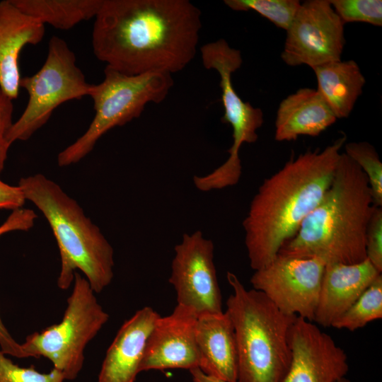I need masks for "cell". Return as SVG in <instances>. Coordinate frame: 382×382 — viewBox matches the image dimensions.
Here are the masks:
<instances>
[{
	"mask_svg": "<svg viewBox=\"0 0 382 382\" xmlns=\"http://www.w3.org/2000/svg\"><path fill=\"white\" fill-rule=\"evenodd\" d=\"M94 18V55L125 74H173L196 54L201 11L188 0H103Z\"/></svg>",
	"mask_w": 382,
	"mask_h": 382,
	"instance_id": "1",
	"label": "cell"
},
{
	"mask_svg": "<svg viewBox=\"0 0 382 382\" xmlns=\"http://www.w3.org/2000/svg\"><path fill=\"white\" fill-rule=\"evenodd\" d=\"M346 139L343 134L323 150H308L291 158L260 185L242 224L254 271L276 257L320 202L332 181Z\"/></svg>",
	"mask_w": 382,
	"mask_h": 382,
	"instance_id": "2",
	"label": "cell"
},
{
	"mask_svg": "<svg viewBox=\"0 0 382 382\" xmlns=\"http://www.w3.org/2000/svg\"><path fill=\"white\" fill-rule=\"evenodd\" d=\"M376 206L366 176L341 153L323 197L278 254L352 265L366 259L365 238Z\"/></svg>",
	"mask_w": 382,
	"mask_h": 382,
	"instance_id": "3",
	"label": "cell"
},
{
	"mask_svg": "<svg viewBox=\"0 0 382 382\" xmlns=\"http://www.w3.org/2000/svg\"><path fill=\"white\" fill-rule=\"evenodd\" d=\"M18 186L25 200L44 215L56 238L61 260L59 288L69 289L78 270L96 294L102 291L114 276V251L100 228L74 199L45 175L21 178Z\"/></svg>",
	"mask_w": 382,
	"mask_h": 382,
	"instance_id": "4",
	"label": "cell"
},
{
	"mask_svg": "<svg viewBox=\"0 0 382 382\" xmlns=\"http://www.w3.org/2000/svg\"><path fill=\"white\" fill-rule=\"evenodd\" d=\"M232 293L226 313L234 328L237 382H282L291 361L289 333L296 316L277 308L262 293L247 289L228 272Z\"/></svg>",
	"mask_w": 382,
	"mask_h": 382,
	"instance_id": "5",
	"label": "cell"
},
{
	"mask_svg": "<svg viewBox=\"0 0 382 382\" xmlns=\"http://www.w3.org/2000/svg\"><path fill=\"white\" fill-rule=\"evenodd\" d=\"M173 83L169 73L130 76L106 66L103 80L92 85L88 95L93 103V119L79 138L59 152L58 165L63 167L79 162L110 129L140 117L148 103L162 102Z\"/></svg>",
	"mask_w": 382,
	"mask_h": 382,
	"instance_id": "6",
	"label": "cell"
},
{
	"mask_svg": "<svg viewBox=\"0 0 382 382\" xmlns=\"http://www.w3.org/2000/svg\"><path fill=\"white\" fill-rule=\"evenodd\" d=\"M73 282L62 320L28 335L21 344L24 358H47L69 381L78 376L86 346L109 319L87 279L76 272Z\"/></svg>",
	"mask_w": 382,
	"mask_h": 382,
	"instance_id": "7",
	"label": "cell"
},
{
	"mask_svg": "<svg viewBox=\"0 0 382 382\" xmlns=\"http://www.w3.org/2000/svg\"><path fill=\"white\" fill-rule=\"evenodd\" d=\"M47 48L42 67L35 74L21 79L20 87L27 91L28 101L5 136L11 144L30 139L64 102L89 95L92 84L86 80L67 43L53 35Z\"/></svg>",
	"mask_w": 382,
	"mask_h": 382,
	"instance_id": "8",
	"label": "cell"
},
{
	"mask_svg": "<svg viewBox=\"0 0 382 382\" xmlns=\"http://www.w3.org/2000/svg\"><path fill=\"white\" fill-rule=\"evenodd\" d=\"M344 25L329 0L301 3L286 30L282 61L290 66L307 65L312 69L341 60L346 43Z\"/></svg>",
	"mask_w": 382,
	"mask_h": 382,
	"instance_id": "9",
	"label": "cell"
},
{
	"mask_svg": "<svg viewBox=\"0 0 382 382\" xmlns=\"http://www.w3.org/2000/svg\"><path fill=\"white\" fill-rule=\"evenodd\" d=\"M325 265L316 257L278 254L268 265L255 270L250 283L283 313L313 322Z\"/></svg>",
	"mask_w": 382,
	"mask_h": 382,
	"instance_id": "10",
	"label": "cell"
},
{
	"mask_svg": "<svg viewBox=\"0 0 382 382\" xmlns=\"http://www.w3.org/2000/svg\"><path fill=\"white\" fill-rule=\"evenodd\" d=\"M169 282L178 304L197 316L222 313V298L214 262V245L201 231L185 233L175 246Z\"/></svg>",
	"mask_w": 382,
	"mask_h": 382,
	"instance_id": "11",
	"label": "cell"
},
{
	"mask_svg": "<svg viewBox=\"0 0 382 382\" xmlns=\"http://www.w3.org/2000/svg\"><path fill=\"white\" fill-rule=\"evenodd\" d=\"M289 343L291 361L282 382H339L347 375L345 351L313 322L297 316Z\"/></svg>",
	"mask_w": 382,
	"mask_h": 382,
	"instance_id": "12",
	"label": "cell"
},
{
	"mask_svg": "<svg viewBox=\"0 0 382 382\" xmlns=\"http://www.w3.org/2000/svg\"><path fill=\"white\" fill-rule=\"evenodd\" d=\"M202 62L207 69L216 70L220 77L221 102L224 113L221 118L232 128L233 143L228 150L230 156H239L241 146L257 140V130L263 124L260 108L244 102L236 92L231 75L242 65L240 50L231 47L224 39L208 42L200 48Z\"/></svg>",
	"mask_w": 382,
	"mask_h": 382,
	"instance_id": "13",
	"label": "cell"
},
{
	"mask_svg": "<svg viewBox=\"0 0 382 382\" xmlns=\"http://www.w3.org/2000/svg\"><path fill=\"white\" fill-rule=\"evenodd\" d=\"M197 317L194 309L180 304L171 314L159 316L147 339L139 372L199 367Z\"/></svg>",
	"mask_w": 382,
	"mask_h": 382,
	"instance_id": "14",
	"label": "cell"
},
{
	"mask_svg": "<svg viewBox=\"0 0 382 382\" xmlns=\"http://www.w3.org/2000/svg\"><path fill=\"white\" fill-rule=\"evenodd\" d=\"M380 274L367 258L352 265L325 264L313 322L331 327Z\"/></svg>",
	"mask_w": 382,
	"mask_h": 382,
	"instance_id": "15",
	"label": "cell"
},
{
	"mask_svg": "<svg viewBox=\"0 0 382 382\" xmlns=\"http://www.w3.org/2000/svg\"><path fill=\"white\" fill-rule=\"evenodd\" d=\"M159 316L145 306L123 323L107 350L98 382H134L147 339Z\"/></svg>",
	"mask_w": 382,
	"mask_h": 382,
	"instance_id": "16",
	"label": "cell"
},
{
	"mask_svg": "<svg viewBox=\"0 0 382 382\" xmlns=\"http://www.w3.org/2000/svg\"><path fill=\"white\" fill-rule=\"evenodd\" d=\"M45 25L17 8L10 0L0 1V88L12 100L19 94V55L27 45L44 37Z\"/></svg>",
	"mask_w": 382,
	"mask_h": 382,
	"instance_id": "17",
	"label": "cell"
},
{
	"mask_svg": "<svg viewBox=\"0 0 382 382\" xmlns=\"http://www.w3.org/2000/svg\"><path fill=\"white\" fill-rule=\"evenodd\" d=\"M195 341L199 369L225 382H237L238 355L232 321L225 312L198 316Z\"/></svg>",
	"mask_w": 382,
	"mask_h": 382,
	"instance_id": "18",
	"label": "cell"
},
{
	"mask_svg": "<svg viewBox=\"0 0 382 382\" xmlns=\"http://www.w3.org/2000/svg\"><path fill=\"white\" fill-rule=\"evenodd\" d=\"M336 120L316 89L301 88L279 103L274 139L277 141H290L303 135L317 137Z\"/></svg>",
	"mask_w": 382,
	"mask_h": 382,
	"instance_id": "19",
	"label": "cell"
},
{
	"mask_svg": "<svg viewBox=\"0 0 382 382\" xmlns=\"http://www.w3.org/2000/svg\"><path fill=\"white\" fill-rule=\"evenodd\" d=\"M317 91L337 119L348 117L362 94L366 79L357 63L335 61L312 68Z\"/></svg>",
	"mask_w": 382,
	"mask_h": 382,
	"instance_id": "20",
	"label": "cell"
},
{
	"mask_svg": "<svg viewBox=\"0 0 382 382\" xmlns=\"http://www.w3.org/2000/svg\"><path fill=\"white\" fill-rule=\"evenodd\" d=\"M21 12L42 24L69 30L95 18L103 0H10Z\"/></svg>",
	"mask_w": 382,
	"mask_h": 382,
	"instance_id": "21",
	"label": "cell"
},
{
	"mask_svg": "<svg viewBox=\"0 0 382 382\" xmlns=\"http://www.w3.org/2000/svg\"><path fill=\"white\" fill-rule=\"evenodd\" d=\"M381 318L382 275L380 274L331 327L354 331Z\"/></svg>",
	"mask_w": 382,
	"mask_h": 382,
	"instance_id": "22",
	"label": "cell"
},
{
	"mask_svg": "<svg viewBox=\"0 0 382 382\" xmlns=\"http://www.w3.org/2000/svg\"><path fill=\"white\" fill-rule=\"evenodd\" d=\"M224 2L236 11H254L285 30L291 24L301 5L298 0H225Z\"/></svg>",
	"mask_w": 382,
	"mask_h": 382,
	"instance_id": "23",
	"label": "cell"
},
{
	"mask_svg": "<svg viewBox=\"0 0 382 382\" xmlns=\"http://www.w3.org/2000/svg\"><path fill=\"white\" fill-rule=\"evenodd\" d=\"M345 154L363 171L367 178L376 207H382V163L373 145L366 141L345 144Z\"/></svg>",
	"mask_w": 382,
	"mask_h": 382,
	"instance_id": "24",
	"label": "cell"
},
{
	"mask_svg": "<svg viewBox=\"0 0 382 382\" xmlns=\"http://www.w3.org/2000/svg\"><path fill=\"white\" fill-rule=\"evenodd\" d=\"M344 24L360 22L382 25L381 0H329Z\"/></svg>",
	"mask_w": 382,
	"mask_h": 382,
	"instance_id": "25",
	"label": "cell"
},
{
	"mask_svg": "<svg viewBox=\"0 0 382 382\" xmlns=\"http://www.w3.org/2000/svg\"><path fill=\"white\" fill-rule=\"evenodd\" d=\"M242 166L240 157L229 156L212 172L193 178L195 187L200 191L221 190L236 185L241 176Z\"/></svg>",
	"mask_w": 382,
	"mask_h": 382,
	"instance_id": "26",
	"label": "cell"
},
{
	"mask_svg": "<svg viewBox=\"0 0 382 382\" xmlns=\"http://www.w3.org/2000/svg\"><path fill=\"white\" fill-rule=\"evenodd\" d=\"M63 374L53 368L41 373L34 366L21 367L15 364L0 350V382H64Z\"/></svg>",
	"mask_w": 382,
	"mask_h": 382,
	"instance_id": "27",
	"label": "cell"
},
{
	"mask_svg": "<svg viewBox=\"0 0 382 382\" xmlns=\"http://www.w3.org/2000/svg\"><path fill=\"white\" fill-rule=\"evenodd\" d=\"M366 258L382 272V208L376 207L370 218L365 238Z\"/></svg>",
	"mask_w": 382,
	"mask_h": 382,
	"instance_id": "28",
	"label": "cell"
},
{
	"mask_svg": "<svg viewBox=\"0 0 382 382\" xmlns=\"http://www.w3.org/2000/svg\"><path fill=\"white\" fill-rule=\"evenodd\" d=\"M36 218L37 215L32 209L22 207L13 210L6 220L0 226V236L11 231L30 229Z\"/></svg>",
	"mask_w": 382,
	"mask_h": 382,
	"instance_id": "29",
	"label": "cell"
},
{
	"mask_svg": "<svg viewBox=\"0 0 382 382\" xmlns=\"http://www.w3.org/2000/svg\"><path fill=\"white\" fill-rule=\"evenodd\" d=\"M25 199L20 187L0 180V209L15 210L22 208Z\"/></svg>",
	"mask_w": 382,
	"mask_h": 382,
	"instance_id": "30",
	"label": "cell"
},
{
	"mask_svg": "<svg viewBox=\"0 0 382 382\" xmlns=\"http://www.w3.org/2000/svg\"><path fill=\"white\" fill-rule=\"evenodd\" d=\"M0 347L6 355L24 358L21 344L18 343L4 325L0 316Z\"/></svg>",
	"mask_w": 382,
	"mask_h": 382,
	"instance_id": "31",
	"label": "cell"
},
{
	"mask_svg": "<svg viewBox=\"0 0 382 382\" xmlns=\"http://www.w3.org/2000/svg\"><path fill=\"white\" fill-rule=\"evenodd\" d=\"M13 112L12 100L0 88V138L5 137L13 122L12 121Z\"/></svg>",
	"mask_w": 382,
	"mask_h": 382,
	"instance_id": "32",
	"label": "cell"
},
{
	"mask_svg": "<svg viewBox=\"0 0 382 382\" xmlns=\"http://www.w3.org/2000/svg\"><path fill=\"white\" fill-rule=\"evenodd\" d=\"M193 382H225L204 374L198 367L190 369Z\"/></svg>",
	"mask_w": 382,
	"mask_h": 382,
	"instance_id": "33",
	"label": "cell"
},
{
	"mask_svg": "<svg viewBox=\"0 0 382 382\" xmlns=\"http://www.w3.org/2000/svg\"><path fill=\"white\" fill-rule=\"evenodd\" d=\"M11 144L5 137L0 138V174L4 169L7 158L8 151Z\"/></svg>",
	"mask_w": 382,
	"mask_h": 382,
	"instance_id": "34",
	"label": "cell"
},
{
	"mask_svg": "<svg viewBox=\"0 0 382 382\" xmlns=\"http://www.w3.org/2000/svg\"><path fill=\"white\" fill-rule=\"evenodd\" d=\"M339 382H351L349 379H347V378H342L341 380L339 381Z\"/></svg>",
	"mask_w": 382,
	"mask_h": 382,
	"instance_id": "35",
	"label": "cell"
}]
</instances>
